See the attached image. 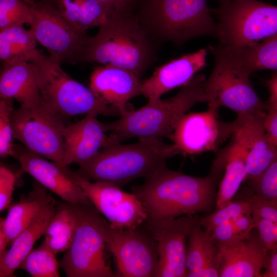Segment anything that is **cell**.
<instances>
[{
	"mask_svg": "<svg viewBox=\"0 0 277 277\" xmlns=\"http://www.w3.org/2000/svg\"><path fill=\"white\" fill-rule=\"evenodd\" d=\"M223 172L211 168L205 177L169 169L166 165L144 183L132 187L147 214V221L172 220L183 215L208 212L215 204L217 184Z\"/></svg>",
	"mask_w": 277,
	"mask_h": 277,
	"instance_id": "obj_1",
	"label": "cell"
},
{
	"mask_svg": "<svg viewBox=\"0 0 277 277\" xmlns=\"http://www.w3.org/2000/svg\"><path fill=\"white\" fill-rule=\"evenodd\" d=\"M154 56V47L138 19L130 14H110L90 36L80 63L113 65L141 78Z\"/></svg>",
	"mask_w": 277,
	"mask_h": 277,
	"instance_id": "obj_2",
	"label": "cell"
},
{
	"mask_svg": "<svg viewBox=\"0 0 277 277\" xmlns=\"http://www.w3.org/2000/svg\"><path fill=\"white\" fill-rule=\"evenodd\" d=\"M179 154L173 144L159 138H140L135 143H116L102 149L75 172L90 181L120 187L136 179L148 178Z\"/></svg>",
	"mask_w": 277,
	"mask_h": 277,
	"instance_id": "obj_3",
	"label": "cell"
},
{
	"mask_svg": "<svg viewBox=\"0 0 277 277\" xmlns=\"http://www.w3.org/2000/svg\"><path fill=\"white\" fill-rule=\"evenodd\" d=\"M203 74L195 75L180 91L168 99L148 102L137 109L105 123L106 131L117 143L132 137H169L181 118L195 104L207 103Z\"/></svg>",
	"mask_w": 277,
	"mask_h": 277,
	"instance_id": "obj_4",
	"label": "cell"
},
{
	"mask_svg": "<svg viewBox=\"0 0 277 277\" xmlns=\"http://www.w3.org/2000/svg\"><path fill=\"white\" fill-rule=\"evenodd\" d=\"M34 67L41 101L63 115L90 113L121 116L118 110L101 102L90 88L70 76L61 64L38 50L31 60Z\"/></svg>",
	"mask_w": 277,
	"mask_h": 277,
	"instance_id": "obj_5",
	"label": "cell"
},
{
	"mask_svg": "<svg viewBox=\"0 0 277 277\" xmlns=\"http://www.w3.org/2000/svg\"><path fill=\"white\" fill-rule=\"evenodd\" d=\"M144 24L159 36L177 44L200 36L217 38V24L207 0H146Z\"/></svg>",
	"mask_w": 277,
	"mask_h": 277,
	"instance_id": "obj_6",
	"label": "cell"
},
{
	"mask_svg": "<svg viewBox=\"0 0 277 277\" xmlns=\"http://www.w3.org/2000/svg\"><path fill=\"white\" fill-rule=\"evenodd\" d=\"M217 39L229 47H248L277 35V6L257 0H226L210 9Z\"/></svg>",
	"mask_w": 277,
	"mask_h": 277,
	"instance_id": "obj_7",
	"label": "cell"
},
{
	"mask_svg": "<svg viewBox=\"0 0 277 277\" xmlns=\"http://www.w3.org/2000/svg\"><path fill=\"white\" fill-rule=\"evenodd\" d=\"M77 228L73 242L59 262L68 277H114L106 261L105 220L92 206L72 204Z\"/></svg>",
	"mask_w": 277,
	"mask_h": 277,
	"instance_id": "obj_8",
	"label": "cell"
},
{
	"mask_svg": "<svg viewBox=\"0 0 277 277\" xmlns=\"http://www.w3.org/2000/svg\"><path fill=\"white\" fill-rule=\"evenodd\" d=\"M62 116L42 102L21 105L11 115L14 138L29 150L62 166L66 126Z\"/></svg>",
	"mask_w": 277,
	"mask_h": 277,
	"instance_id": "obj_9",
	"label": "cell"
},
{
	"mask_svg": "<svg viewBox=\"0 0 277 277\" xmlns=\"http://www.w3.org/2000/svg\"><path fill=\"white\" fill-rule=\"evenodd\" d=\"M142 226L117 228L105 220L106 248L115 259L118 276L156 277L159 264L157 244L147 228Z\"/></svg>",
	"mask_w": 277,
	"mask_h": 277,
	"instance_id": "obj_10",
	"label": "cell"
},
{
	"mask_svg": "<svg viewBox=\"0 0 277 277\" xmlns=\"http://www.w3.org/2000/svg\"><path fill=\"white\" fill-rule=\"evenodd\" d=\"M214 65L205 85L208 106L226 107L237 116L255 115L266 111V103L258 95L250 75L213 56Z\"/></svg>",
	"mask_w": 277,
	"mask_h": 277,
	"instance_id": "obj_11",
	"label": "cell"
},
{
	"mask_svg": "<svg viewBox=\"0 0 277 277\" xmlns=\"http://www.w3.org/2000/svg\"><path fill=\"white\" fill-rule=\"evenodd\" d=\"M30 30L35 39L61 64L80 63L90 36L70 23L56 8L36 4Z\"/></svg>",
	"mask_w": 277,
	"mask_h": 277,
	"instance_id": "obj_12",
	"label": "cell"
},
{
	"mask_svg": "<svg viewBox=\"0 0 277 277\" xmlns=\"http://www.w3.org/2000/svg\"><path fill=\"white\" fill-rule=\"evenodd\" d=\"M66 170L112 226L135 228L147 221V211L133 193L126 192L119 187L110 184L91 182L72 171L68 166Z\"/></svg>",
	"mask_w": 277,
	"mask_h": 277,
	"instance_id": "obj_13",
	"label": "cell"
},
{
	"mask_svg": "<svg viewBox=\"0 0 277 277\" xmlns=\"http://www.w3.org/2000/svg\"><path fill=\"white\" fill-rule=\"evenodd\" d=\"M218 110L208 106L206 111L186 113L181 118L169 137L180 154L194 155L216 151L231 137L232 123L220 121Z\"/></svg>",
	"mask_w": 277,
	"mask_h": 277,
	"instance_id": "obj_14",
	"label": "cell"
},
{
	"mask_svg": "<svg viewBox=\"0 0 277 277\" xmlns=\"http://www.w3.org/2000/svg\"><path fill=\"white\" fill-rule=\"evenodd\" d=\"M198 219L196 214L186 215L145 223L157 244L159 264L156 277L187 276V241Z\"/></svg>",
	"mask_w": 277,
	"mask_h": 277,
	"instance_id": "obj_15",
	"label": "cell"
},
{
	"mask_svg": "<svg viewBox=\"0 0 277 277\" xmlns=\"http://www.w3.org/2000/svg\"><path fill=\"white\" fill-rule=\"evenodd\" d=\"M21 171L34 177L39 184L72 204L92 206L81 187L70 176L66 166L50 162L26 147L15 145V155Z\"/></svg>",
	"mask_w": 277,
	"mask_h": 277,
	"instance_id": "obj_16",
	"label": "cell"
},
{
	"mask_svg": "<svg viewBox=\"0 0 277 277\" xmlns=\"http://www.w3.org/2000/svg\"><path fill=\"white\" fill-rule=\"evenodd\" d=\"M266 112L237 116L232 122L233 133L247 150L245 181L258 180L277 161V147L268 140L264 127Z\"/></svg>",
	"mask_w": 277,
	"mask_h": 277,
	"instance_id": "obj_17",
	"label": "cell"
},
{
	"mask_svg": "<svg viewBox=\"0 0 277 277\" xmlns=\"http://www.w3.org/2000/svg\"><path fill=\"white\" fill-rule=\"evenodd\" d=\"M97 115L88 114L80 121L66 126L62 166L76 163L82 167L91 161L102 149L119 143L110 135L106 134L105 123L98 121Z\"/></svg>",
	"mask_w": 277,
	"mask_h": 277,
	"instance_id": "obj_18",
	"label": "cell"
},
{
	"mask_svg": "<svg viewBox=\"0 0 277 277\" xmlns=\"http://www.w3.org/2000/svg\"><path fill=\"white\" fill-rule=\"evenodd\" d=\"M141 78L133 72L103 65L92 72L89 88L101 102L118 110L121 116L133 110L128 101L141 95Z\"/></svg>",
	"mask_w": 277,
	"mask_h": 277,
	"instance_id": "obj_19",
	"label": "cell"
},
{
	"mask_svg": "<svg viewBox=\"0 0 277 277\" xmlns=\"http://www.w3.org/2000/svg\"><path fill=\"white\" fill-rule=\"evenodd\" d=\"M207 53V49L202 48L157 67L150 77L142 81L141 94L148 102H155L165 93L186 85L206 65Z\"/></svg>",
	"mask_w": 277,
	"mask_h": 277,
	"instance_id": "obj_20",
	"label": "cell"
},
{
	"mask_svg": "<svg viewBox=\"0 0 277 277\" xmlns=\"http://www.w3.org/2000/svg\"><path fill=\"white\" fill-rule=\"evenodd\" d=\"M220 277H260L268 256L255 228L249 237L219 247Z\"/></svg>",
	"mask_w": 277,
	"mask_h": 277,
	"instance_id": "obj_21",
	"label": "cell"
},
{
	"mask_svg": "<svg viewBox=\"0 0 277 277\" xmlns=\"http://www.w3.org/2000/svg\"><path fill=\"white\" fill-rule=\"evenodd\" d=\"M0 97L1 99H14L21 105L33 106L41 103L36 72L31 62L3 65Z\"/></svg>",
	"mask_w": 277,
	"mask_h": 277,
	"instance_id": "obj_22",
	"label": "cell"
},
{
	"mask_svg": "<svg viewBox=\"0 0 277 277\" xmlns=\"http://www.w3.org/2000/svg\"><path fill=\"white\" fill-rule=\"evenodd\" d=\"M220 263L219 247L210 233L197 222L188 239L187 277H219Z\"/></svg>",
	"mask_w": 277,
	"mask_h": 277,
	"instance_id": "obj_23",
	"label": "cell"
},
{
	"mask_svg": "<svg viewBox=\"0 0 277 277\" xmlns=\"http://www.w3.org/2000/svg\"><path fill=\"white\" fill-rule=\"evenodd\" d=\"M56 209L51 198L38 217L13 242L10 248L0 256V277L14 276V272L33 249L36 241L45 234Z\"/></svg>",
	"mask_w": 277,
	"mask_h": 277,
	"instance_id": "obj_24",
	"label": "cell"
},
{
	"mask_svg": "<svg viewBox=\"0 0 277 277\" xmlns=\"http://www.w3.org/2000/svg\"><path fill=\"white\" fill-rule=\"evenodd\" d=\"M47 188L38 182L34 184L33 190L26 196L9 207L4 219V227L8 245L42 213L48 205L51 197Z\"/></svg>",
	"mask_w": 277,
	"mask_h": 277,
	"instance_id": "obj_25",
	"label": "cell"
},
{
	"mask_svg": "<svg viewBox=\"0 0 277 277\" xmlns=\"http://www.w3.org/2000/svg\"><path fill=\"white\" fill-rule=\"evenodd\" d=\"M224 149L226 162L224 173L216 193V209L232 200L246 177L247 150L240 140L232 133Z\"/></svg>",
	"mask_w": 277,
	"mask_h": 277,
	"instance_id": "obj_26",
	"label": "cell"
},
{
	"mask_svg": "<svg viewBox=\"0 0 277 277\" xmlns=\"http://www.w3.org/2000/svg\"><path fill=\"white\" fill-rule=\"evenodd\" d=\"M23 26L1 30L0 59L3 65L29 62L38 51L32 32Z\"/></svg>",
	"mask_w": 277,
	"mask_h": 277,
	"instance_id": "obj_27",
	"label": "cell"
},
{
	"mask_svg": "<svg viewBox=\"0 0 277 277\" xmlns=\"http://www.w3.org/2000/svg\"><path fill=\"white\" fill-rule=\"evenodd\" d=\"M57 9L74 27L84 31L100 27L110 14L96 0H57Z\"/></svg>",
	"mask_w": 277,
	"mask_h": 277,
	"instance_id": "obj_28",
	"label": "cell"
},
{
	"mask_svg": "<svg viewBox=\"0 0 277 277\" xmlns=\"http://www.w3.org/2000/svg\"><path fill=\"white\" fill-rule=\"evenodd\" d=\"M77 228V220L71 204H62L49 223L43 241L56 255L70 247Z\"/></svg>",
	"mask_w": 277,
	"mask_h": 277,
	"instance_id": "obj_29",
	"label": "cell"
},
{
	"mask_svg": "<svg viewBox=\"0 0 277 277\" xmlns=\"http://www.w3.org/2000/svg\"><path fill=\"white\" fill-rule=\"evenodd\" d=\"M56 255L43 242L29 252L18 268L33 277H59L60 264Z\"/></svg>",
	"mask_w": 277,
	"mask_h": 277,
	"instance_id": "obj_30",
	"label": "cell"
},
{
	"mask_svg": "<svg viewBox=\"0 0 277 277\" xmlns=\"http://www.w3.org/2000/svg\"><path fill=\"white\" fill-rule=\"evenodd\" d=\"M251 212L250 204L247 200L231 201L223 207L205 216L199 217V224L209 231L219 225L234 222L240 216Z\"/></svg>",
	"mask_w": 277,
	"mask_h": 277,
	"instance_id": "obj_31",
	"label": "cell"
},
{
	"mask_svg": "<svg viewBox=\"0 0 277 277\" xmlns=\"http://www.w3.org/2000/svg\"><path fill=\"white\" fill-rule=\"evenodd\" d=\"M32 21V7L21 0H0V30Z\"/></svg>",
	"mask_w": 277,
	"mask_h": 277,
	"instance_id": "obj_32",
	"label": "cell"
},
{
	"mask_svg": "<svg viewBox=\"0 0 277 277\" xmlns=\"http://www.w3.org/2000/svg\"><path fill=\"white\" fill-rule=\"evenodd\" d=\"M13 100L1 99L0 101V156L1 158L15 155L11 115L13 111Z\"/></svg>",
	"mask_w": 277,
	"mask_h": 277,
	"instance_id": "obj_33",
	"label": "cell"
},
{
	"mask_svg": "<svg viewBox=\"0 0 277 277\" xmlns=\"http://www.w3.org/2000/svg\"><path fill=\"white\" fill-rule=\"evenodd\" d=\"M251 56L259 69L277 70V35L253 47Z\"/></svg>",
	"mask_w": 277,
	"mask_h": 277,
	"instance_id": "obj_34",
	"label": "cell"
},
{
	"mask_svg": "<svg viewBox=\"0 0 277 277\" xmlns=\"http://www.w3.org/2000/svg\"><path fill=\"white\" fill-rule=\"evenodd\" d=\"M250 184L256 194L277 205V161Z\"/></svg>",
	"mask_w": 277,
	"mask_h": 277,
	"instance_id": "obj_35",
	"label": "cell"
},
{
	"mask_svg": "<svg viewBox=\"0 0 277 277\" xmlns=\"http://www.w3.org/2000/svg\"><path fill=\"white\" fill-rule=\"evenodd\" d=\"M255 228L257 230L260 240L268 251L271 253L277 251V241L275 224L273 222L252 214Z\"/></svg>",
	"mask_w": 277,
	"mask_h": 277,
	"instance_id": "obj_36",
	"label": "cell"
},
{
	"mask_svg": "<svg viewBox=\"0 0 277 277\" xmlns=\"http://www.w3.org/2000/svg\"><path fill=\"white\" fill-rule=\"evenodd\" d=\"M250 207L251 214L270 221L277 222V205L266 200L255 193L247 199Z\"/></svg>",
	"mask_w": 277,
	"mask_h": 277,
	"instance_id": "obj_37",
	"label": "cell"
},
{
	"mask_svg": "<svg viewBox=\"0 0 277 277\" xmlns=\"http://www.w3.org/2000/svg\"><path fill=\"white\" fill-rule=\"evenodd\" d=\"M15 174L3 165L0 167V211L7 208L11 201L15 183Z\"/></svg>",
	"mask_w": 277,
	"mask_h": 277,
	"instance_id": "obj_38",
	"label": "cell"
},
{
	"mask_svg": "<svg viewBox=\"0 0 277 277\" xmlns=\"http://www.w3.org/2000/svg\"><path fill=\"white\" fill-rule=\"evenodd\" d=\"M208 232L219 248L239 240L235 231L233 222L216 226Z\"/></svg>",
	"mask_w": 277,
	"mask_h": 277,
	"instance_id": "obj_39",
	"label": "cell"
},
{
	"mask_svg": "<svg viewBox=\"0 0 277 277\" xmlns=\"http://www.w3.org/2000/svg\"><path fill=\"white\" fill-rule=\"evenodd\" d=\"M264 127L268 140L277 147V104L267 101Z\"/></svg>",
	"mask_w": 277,
	"mask_h": 277,
	"instance_id": "obj_40",
	"label": "cell"
},
{
	"mask_svg": "<svg viewBox=\"0 0 277 277\" xmlns=\"http://www.w3.org/2000/svg\"><path fill=\"white\" fill-rule=\"evenodd\" d=\"M233 224L239 240L249 237L255 229V223L251 212L240 216L233 222Z\"/></svg>",
	"mask_w": 277,
	"mask_h": 277,
	"instance_id": "obj_41",
	"label": "cell"
},
{
	"mask_svg": "<svg viewBox=\"0 0 277 277\" xmlns=\"http://www.w3.org/2000/svg\"><path fill=\"white\" fill-rule=\"evenodd\" d=\"M103 4L110 14H129L135 0H96Z\"/></svg>",
	"mask_w": 277,
	"mask_h": 277,
	"instance_id": "obj_42",
	"label": "cell"
},
{
	"mask_svg": "<svg viewBox=\"0 0 277 277\" xmlns=\"http://www.w3.org/2000/svg\"><path fill=\"white\" fill-rule=\"evenodd\" d=\"M261 276L277 277V251L268 254Z\"/></svg>",
	"mask_w": 277,
	"mask_h": 277,
	"instance_id": "obj_43",
	"label": "cell"
},
{
	"mask_svg": "<svg viewBox=\"0 0 277 277\" xmlns=\"http://www.w3.org/2000/svg\"><path fill=\"white\" fill-rule=\"evenodd\" d=\"M267 86L270 94L268 100L277 104V70L272 73L267 81Z\"/></svg>",
	"mask_w": 277,
	"mask_h": 277,
	"instance_id": "obj_44",
	"label": "cell"
},
{
	"mask_svg": "<svg viewBox=\"0 0 277 277\" xmlns=\"http://www.w3.org/2000/svg\"><path fill=\"white\" fill-rule=\"evenodd\" d=\"M8 246L7 238L4 227V219H0V256L3 255L7 250L6 247Z\"/></svg>",
	"mask_w": 277,
	"mask_h": 277,
	"instance_id": "obj_45",
	"label": "cell"
},
{
	"mask_svg": "<svg viewBox=\"0 0 277 277\" xmlns=\"http://www.w3.org/2000/svg\"><path fill=\"white\" fill-rule=\"evenodd\" d=\"M21 1L25 3L26 4H27V5H28L31 7H34L35 5L36 4L34 2V0H21Z\"/></svg>",
	"mask_w": 277,
	"mask_h": 277,
	"instance_id": "obj_46",
	"label": "cell"
},
{
	"mask_svg": "<svg viewBox=\"0 0 277 277\" xmlns=\"http://www.w3.org/2000/svg\"><path fill=\"white\" fill-rule=\"evenodd\" d=\"M275 224V231H276V241H277V222L274 223Z\"/></svg>",
	"mask_w": 277,
	"mask_h": 277,
	"instance_id": "obj_47",
	"label": "cell"
},
{
	"mask_svg": "<svg viewBox=\"0 0 277 277\" xmlns=\"http://www.w3.org/2000/svg\"><path fill=\"white\" fill-rule=\"evenodd\" d=\"M217 1L219 2H219H223V1H226V0H217Z\"/></svg>",
	"mask_w": 277,
	"mask_h": 277,
	"instance_id": "obj_48",
	"label": "cell"
}]
</instances>
